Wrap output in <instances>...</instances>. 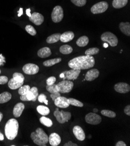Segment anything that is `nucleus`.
I'll return each mask as SVG.
<instances>
[{
    "label": "nucleus",
    "instance_id": "obj_1",
    "mask_svg": "<svg viewBox=\"0 0 130 146\" xmlns=\"http://www.w3.org/2000/svg\"><path fill=\"white\" fill-rule=\"evenodd\" d=\"M95 60L91 55H82L73 58L68 62V66L71 69H87L94 66Z\"/></svg>",
    "mask_w": 130,
    "mask_h": 146
},
{
    "label": "nucleus",
    "instance_id": "obj_2",
    "mask_svg": "<svg viewBox=\"0 0 130 146\" xmlns=\"http://www.w3.org/2000/svg\"><path fill=\"white\" fill-rule=\"evenodd\" d=\"M19 123L17 119H10L7 122L5 126V134L8 140L15 139L18 135Z\"/></svg>",
    "mask_w": 130,
    "mask_h": 146
},
{
    "label": "nucleus",
    "instance_id": "obj_3",
    "mask_svg": "<svg viewBox=\"0 0 130 146\" xmlns=\"http://www.w3.org/2000/svg\"><path fill=\"white\" fill-rule=\"evenodd\" d=\"M31 137L33 141L40 146H45L49 142V137L41 128L39 127L35 132H32Z\"/></svg>",
    "mask_w": 130,
    "mask_h": 146
},
{
    "label": "nucleus",
    "instance_id": "obj_4",
    "mask_svg": "<svg viewBox=\"0 0 130 146\" xmlns=\"http://www.w3.org/2000/svg\"><path fill=\"white\" fill-rule=\"evenodd\" d=\"M25 77L21 73L15 72L13 74V78L8 80V87L10 89L16 90L21 87L24 82Z\"/></svg>",
    "mask_w": 130,
    "mask_h": 146
},
{
    "label": "nucleus",
    "instance_id": "obj_5",
    "mask_svg": "<svg viewBox=\"0 0 130 146\" xmlns=\"http://www.w3.org/2000/svg\"><path fill=\"white\" fill-rule=\"evenodd\" d=\"M74 87V83L71 80H63L56 84V89L60 93H68L72 91Z\"/></svg>",
    "mask_w": 130,
    "mask_h": 146
},
{
    "label": "nucleus",
    "instance_id": "obj_6",
    "mask_svg": "<svg viewBox=\"0 0 130 146\" xmlns=\"http://www.w3.org/2000/svg\"><path fill=\"white\" fill-rule=\"evenodd\" d=\"M54 115L57 121L61 124L68 122L71 118V113L70 112L64 111H60L59 108H56V110L54 112Z\"/></svg>",
    "mask_w": 130,
    "mask_h": 146
},
{
    "label": "nucleus",
    "instance_id": "obj_7",
    "mask_svg": "<svg viewBox=\"0 0 130 146\" xmlns=\"http://www.w3.org/2000/svg\"><path fill=\"white\" fill-rule=\"evenodd\" d=\"M101 40L103 42L109 44L111 47L116 46L118 44V38L117 36L109 32L103 33L101 36Z\"/></svg>",
    "mask_w": 130,
    "mask_h": 146
},
{
    "label": "nucleus",
    "instance_id": "obj_8",
    "mask_svg": "<svg viewBox=\"0 0 130 146\" xmlns=\"http://www.w3.org/2000/svg\"><path fill=\"white\" fill-rule=\"evenodd\" d=\"M38 96L39 93L37 88L36 87H33L26 94L21 96L20 99L23 101H36Z\"/></svg>",
    "mask_w": 130,
    "mask_h": 146
},
{
    "label": "nucleus",
    "instance_id": "obj_9",
    "mask_svg": "<svg viewBox=\"0 0 130 146\" xmlns=\"http://www.w3.org/2000/svg\"><path fill=\"white\" fill-rule=\"evenodd\" d=\"M64 17L63 9L61 6L57 5L55 7L51 13V19L54 23L61 22Z\"/></svg>",
    "mask_w": 130,
    "mask_h": 146
},
{
    "label": "nucleus",
    "instance_id": "obj_10",
    "mask_svg": "<svg viewBox=\"0 0 130 146\" xmlns=\"http://www.w3.org/2000/svg\"><path fill=\"white\" fill-rule=\"evenodd\" d=\"M109 5L106 1H101L93 5L91 9V11L93 14L102 13L106 11Z\"/></svg>",
    "mask_w": 130,
    "mask_h": 146
},
{
    "label": "nucleus",
    "instance_id": "obj_11",
    "mask_svg": "<svg viewBox=\"0 0 130 146\" xmlns=\"http://www.w3.org/2000/svg\"><path fill=\"white\" fill-rule=\"evenodd\" d=\"M85 121L91 125H98L102 122V118L96 113L91 112L85 116Z\"/></svg>",
    "mask_w": 130,
    "mask_h": 146
},
{
    "label": "nucleus",
    "instance_id": "obj_12",
    "mask_svg": "<svg viewBox=\"0 0 130 146\" xmlns=\"http://www.w3.org/2000/svg\"><path fill=\"white\" fill-rule=\"evenodd\" d=\"M63 73L64 75V77L63 78L64 80H75L78 78L81 73V70L71 69V70L64 71Z\"/></svg>",
    "mask_w": 130,
    "mask_h": 146
},
{
    "label": "nucleus",
    "instance_id": "obj_13",
    "mask_svg": "<svg viewBox=\"0 0 130 146\" xmlns=\"http://www.w3.org/2000/svg\"><path fill=\"white\" fill-rule=\"evenodd\" d=\"M23 71L27 75H35L39 72V67L33 64H27L23 66Z\"/></svg>",
    "mask_w": 130,
    "mask_h": 146
},
{
    "label": "nucleus",
    "instance_id": "obj_14",
    "mask_svg": "<svg viewBox=\"0 0 130 146\" xmlns=\"http://www.w3.org/2000/svg\"><path fill=\"white\" fill-rule=\"evenodd\" d=\"M114 90L117 93L125 94L130 91V86L126 83L120 82L114 85Z\"/></svg>",
    "mask_w": 130,
    "mask_h": 146
},
{
    "label": "nucleus",
    "instance_id": "obj_15",
    "mask_svg": "<svg viewBox=\"0 0 130 146\" xmlns=\"http://www.w3.org/2000/svg\"><path fill=\"white\" fill-rule=\"evenodd\" d=\"M54 104L57 107L62 108H68L70 106L68 98L61 96L59 97L54 100Z\"/></svg>",
    "mask_w": 130,
    "mask_h": 146
},
{
    "label": "nucleus",
    "instance_id": "obj_16",
    "mask_svg": "<svg viewBox=\"0 0 130 146\" xmlns=\"http://www.w3.org/2000/svg\"><path fill=\"white\" fill-rule=\"evenodd\" d=\"M29 20L36 25H40L44 22V17L38 12H33L29 17Z\"/></svg>",
    "mask_w": 130,
    "mask_h": 146
},
{
    "label": "nucleus",
    "instance_id": "obj_17",
    "mask_svg": "<svg viewBox=\"0 0 130 146\" xmlns=\"http://www.w3.org/2000/svg\"><path fill=\"white\" fill-rule=\"evenodd\" d=\"M73 133L75 137L79 141H83L85 139V133L82 128L79 126H75L73 128Z\"/></svg>",
    "mask_w": 130,
    "mask_h": 146
},
{
    "label": "nucleus",
    "instance_id": "obj_18",
    "mask_svg": "<svg viewBox=\"0 0 130 146\" xmlns=\"http://www.w3.org/2000/svg\"><path fill=\"white\" fill-rule=\"evenodd\" d=\"M100 72L97 69L89 70L85 75V80L87 81H93L99 77Z\"/></svg>",
    "mask_w": 130,
    "mask_h": 146
},
{
    "label": "nucleus",
    "instance_id": "obj_19",
    "mask_svg": "<svg viewBox=\"0 0 130 146\" xmlns=\"http://www.w3.org/2000/svg\"><path fill=\"white\" fill-rule=\"evenodd\" d=\"M49 141L51 145L57 146L60 144L61 141V139L57 133H53L50 135L49 137Z\"/></svg>",
    "mask_w": 130,
    "mask_h": 146
},
{
    "label": "nucleus",
    "instance_id": "obj_20",
    "mask_svg": "<svg viewBox=\"0 0 130 146\" xmlns=\"http://www.w3.org/2000/svg\"><path fill=\"white\" fill-rule=\"evenodd\" d=\"M25 109V105L22 103H19L17 104L13 110V114L15 117H20L22 115L23 111Z\"/></svg>",
    "mask_w": 130,
    "mask_h": 146
},
{
    "label": "nucleus",
    "instance_id": "obj_21",
    "mask_svg": "<svg viewBox=\"0 0 130 146\" xmlns=\"http://www.w3.org/2000/svg\"><path fill=\"white\" fill-rule=\"evenodd\" d=\"M74 33L73 32H65L62 35H61L60 40H61V41L63 42H68L69 41H71V40H73V38H74Z\"/></svg>",
    "mask_w": 130,
    "mask_h": 146
},
{
    "label": "nucleus",
    "instance_id": "obj_22",
    "mask_svg": "<svg viewBox=\"0 0 130 146\" xmlns=\"http://www.w3.org/2000/svg\"><path fill=\"white\" fill-rule=\"evenodd\" d=\"M37 55L38 56L42 58H47L51 55V51L49 47H43L38 51Z\"/></svg>",
    "mask_w": 130,
    "mask_h": 146
},
{
    "label": "nucleus",
    "instance_id": "obj_23",
    "mask_svg": "<svg viewBox=\"0 0 130 146\" xmlns=\"http://www.w3.org/2000/svg\"><path fill=\"white\" fill-rule=\"evenodd\" d=\"M119 27L122 33L128 36H130V24L129 22H121Z\"/></svg>",
    "mask_w": 130,
    "mask_h": 146
},
{
    "label": "nucleus",
    "instance_id": "obj_24",
    "mask_svg": "<svg viewBox=\"0 0 130 146\" xmlns=\"http://www.w3.org/2000/svg\"><path fill=\"white\" fill-rule=\"evenodd\" d=\"M128 3V0H113L112 5L114 8L119 9L124 7Z\"/></svg>",
    "mask_w": 130,
    "mask_h": 146
},
{
    "label": "nucleus",
    "instance_id": "obj_25",
    "mask_svg": "<svg viewBox=\"0 0 130 146\" xmlns=\"http://www.w3.org/2000/svg\"><path fill=\"white\" fill-rule=\"evenodd\" d=\"M12 98V95L8 92H5L0 94V104H4L9 101Z\"/></svg>",
    "mask_w": 130,
    "mask_h": 146
},
{
    "label": "nucleus",
    "instance_id": "obj_26",
    "mask_svg": "<svg viewBox=\"0 0 130 146\" xmlns=\"http://www.w3.org/2000/svg\"><path fill=\"white\" fill-rule=\"evenodd\" d=\"M89 43V38L87 36H82L79 37L77 41V44L79 47H83L87 46Z\"/></svg>",
    "mask_w": 130,
    "mask_h": 146
},
{
    "label": "nucleus",
    "instance_id": "obj_27",
    "mask_svg": "<svg viewBox=\"0 0 130 146\" xmlns=\"http://www.w3.org/2000/svg\"><path fill=\"white\" fill-rule=\"evenodd\" d=\"M60 37H61L60 33H55L48 37L46 39V41L49 44L55 43L58 42L60 40Z\"/></svg>",
    "mask_w": 130,
    "mask_h": 146
},
{
    "label": "nucleus",
    "instance_id": "obj_28",
    "mask_svg": "<svg viewBox=\"0 0 130 146\" xmlns=\"http://www.w3.org/2000/svg\"><path fill=\"white\" fill-rule=\"evenodd\" d=\"M61 60H62L61 58H54V59L49 60L43 62V65L45 66H51L58 63L60 62Z\"/></svg>",
    "mask_w": 130,
    "mask_h": 146
},
{
    "label": "nucleus",
    "instance_id": "obj_29",
    "mask_svg": "<svg viewBox=\"0 0 130 146\" xmlns=\"http://www.w3.org/2000/svg\"><path fill=\"white\" fill-rule=\"evenodd\" d=\"M37 112L43 116H46L50 113V110L47 107L43 106H39L37 107Z\"/></svg>",
    "mask_w": 130,
    "mask_h": 146
},
{
    "label": "nucleus",
    "instance_id": "obj_30",
    "mask_svg": "<svg viewBox=\"0 0 130 146\" xmlns=\"http://www.w3.org/2000/svg\"><path fill=\"white\" fill-rule=\"evenodd\" d=\"M73 48H72L70 46L67 45V44L63 45V46H61L60 48V52L62 53L63 54H65V55L71 54L72 52H73Z\"/></svg>",
    "mask_w": 130,
    "mask_h": 146
},
{
    "label": "nucleus",
    "instance_id": "obj_31",
    "mask_svg": "<svg viewBox=\"0 0 130 146\" xmlns=\"http://www.w3.org/2000/svg\"><path fill=\"white\" fill-rule=\"evenodd\" d=\"M40 122L41 124L47 127H51L53 125L52 121L50 119L45 117V116H43L40 118Z\"/></svg>",
    "mask_w": 130,
    "mask_h": 146
},
{
    "label": "nucleus",
    "instance_id": "obj_32",
    "mask_svg": "<svg viewBox=\"0 0 130 146\" xmlns=\"http://www.w3.org/2000/svg\"><path fill=\"white\" fill-rule=\"evenodd\" d=\"M68 100H69L70 105L74 106L75 107H82L83 106V104L82 103V102L75 98H68Z\"/></svg>",
    "mask_w": 130,
    "mask_h": 146
},
{
    "label": "nucleus",
    "instance_id": "obj_33",
    "mask_svg": "<svg viewBox=\"0 0 130 146\" xmlns=\"http://www.w3.org/2000/svg\"><path fill=\"white\" fill-rule=\"evenodd\" d=\"M18 90V93L22 96L26 94L29 91L31 90V87L29 85H25V86H22L19 88Z\"/></svg>",
    "mask_w": 130,
    "mask_h": 146
},
{
    "label": "nucleus",
    "instance_id": "obj_34",
    "mask_svg": "<svg viewBox=\"0 0 130 146\" xmlns=\"http://www.w3.org/2000/svg\"><path fill=\"white\" fill-rule=\"evenodd\" d=\"M101 113H102L103 116H107V117H109V118H115V116H116V113L110 110H102L101 111Z\"/></svg>",
    "mask_w": 130,
    "mask_h": 146
},
{
    "label": "nucleus",
    "instance_id": "obj_35",
    "mask_svg": "<svg viewBox=\"0 0 130 146\" xmlns=\"http://www.w3.org/2000/svg\"><path fill=\"white\" fill-rule=\"evenodd\" d=\"M99 52V49L98 48H91L88 49L85 51L86 55H93L98 54Z\"/></svg>",
    "mask_w": 130,
    "mask_h": 146
},
{
    "label": "nucleus",
    "instance_id": "obj_36",
    "mask_svg": "<svg viewBox=\"0 0 130 146\" xmlns=\"http://www.w3.org/2000/svg\"><path fill=\"white\" fill-rule=\"evenodd\" d=\"M25 30L26 31L32 36H35L37 33L36 31L35 30V29L31 25H28L25 27Z\"/></svg>",
    "mask_w": 130,
    "mask_h": 146
},
{
    "label": "nucleus",
    "instance_id": "obj_37",
    "mask_svg": "<svg viewBox=\"0 0 130 146\" xmlns=\"http://www.w3.org/2000/svg\"><path fill=\"white\" fill-rule=\"evenodd\" d=\"M71 1L77 7H83L86 3V0H71Z\"/></svg>",
    "mask_w": 130,
    "mask_h": 146
},
{
    "label": "nucleus",
    "instance_id": "obj_38",
    "mask_svg": "<svg viewBox=\"0 0 130 146\" xmlns=\"http://www.w3.org/2000/svg\"><path fill=\"white\" fill-rule=\"evenodd\" d=\"M46 90L50 92L51 94V93H57V92H59L57 91V89H56V84H52L50 86L47 85L46 86Z\"/></svg>",
    "mask_w": 130,
    "mask_h": 146
},
{
    "label": "nucleus",
    "instance_id": "obj_39",
    "mask_svg": "<svg viewBox=\"0 0 130 146\" xmlns=\"http://www.w3.org/2000/svg\"><path fill=\"white\" fill-rule=\"evenodd\" d=\"M55 81H56V78L54 76H51V77L49 78L46 80L47 85H49V86L52 85L55 83Z\"/></svg>",
    "mask_w": 130,
    "mask_h": 146
},
{
    "label": "nucleus",
    "instance_id": "obj_40",
    "mask_svg": "<svg viewBox=\"0 0 130 146\" xmlns=\"http://www.w3.org/2000/svg\"><path fill=\"white\" fill-rule=\"evenodd\" d=\"M37 99H38V101L40 102V103H44L45 101L46 100H47V97L44 94H41L38 96Z\"/></svg>",
    "mask_w": 130,
    "mask_h": 146
},
{
    "label": "nucleus",
    "instance_id": "obj_41",
    "mask_svg": "<svg viewBox=\"0 0 130 146\" xmlns=\"http://www.w3.org/2000/svg\"><path fill=\"white\" fill-rule=\"evenodd\" d=\"M8 78L5 76H0V84H5L8 82Z\"/></svg>",
    "mask_w": 130,
    "mask_h": 146
},
{
    "label": "nucleus",
    "instance_id": "obj_42",
    "mask_svg": "<svg viewBox=\"0 0 130 146\" xmlns=\"http://www.w3.org/2000/svg\"><path fill=\"white\" fill-rule=\"evenodd\" d=\"M61 96V94H60V92H57V93H51V95H50V97L51 98H52V100L54 101V100L58 98L59 97Z\"/></svg>",
    "mask_w": 130,
    "mask_h": 146
},
{
    "label": "nucleus",
    "instance_id": "obj_43",
    "mask_svg": "<svg viewBox=\"0 0 130 146\" xmlns=\"http://www.w3.org/2000/svg\"><path fill=\"white\" fill-rule=\"evenodd\" d=\"M124 113L128 116L130 115V106L129 105H128L125 107Z\"/></svg>",
    "mask_w": 130,
    "mask_h": 146
},
{
    "label": "nucleus",
    "instance_id": "obj_44",
    "mask_svg": "<svg viewBox=\"0 0 130 146\" xmlns=\"http://www.w3.org/2000/svg\"><path fill=\"white\" fill-rule=\"evenodd\" d=\"M5 62V58L3 56L2 54H0V66L3 65Z\"/></svg>",
    "mask_w": 130,
    "mask_h": 146
},
{
    "label": "nucleus",
    "instance_id": "obj_45",
    "mask_svg": "<svg viewBox=\"0 0 130 146\" xmlns=\"http://www.w3.org/2000/svg\"><path fill=\"white\" fill-rule=\"evenodd\" d=\"M64 145V146H77L78 145H77V144L73 143L72 141H68L67 143H65Z\"/></svg>",
    "mask_w": 130,
    "mask_h": 146
},
{
    "label": "nucleus",
    "instance_id": "obj_46",
    "mask_svg": "<svg viewBox=\"0 0 130 146\" xmlns=\"http://www.w3.org/2000/svg\"><path fill=\"white\" fill-rule=\"evenodd\" d=\"M115 145H116V146H126L127 145H126V144H125L124 141H118V142L116 143V144H115Z\"/></svg>",
    "mask_w": 130,
    "mask_h": 146
},
{
    "label": "nucleus",
    "instance_id": "obj_47",
    "mask_svg": "<svg viewBox=\"0 0 130 146\" xmlns=\"http://www.w3.org/2000/svg\"><path fill=\"white\" fill-rule=\"evenodd\" d=\"M31 9H26V15L29 17H30L31 16Z\"/></svg>",
    "mask_w": 130,
    "mask_h": 146
},
{
    "label": "nucleus",
    "instance_id": "obj_48",
    "mask_svg": "<svg viewBox=\"0 0 130 146\" xmlns=\"http://www.w3.org/2000/svg\"><path fill=\"white\" fill-rule=\"evenodd\" d=\"M4 139V135H3V133L0 132V141H3Z\"/></svg>",
    "mask_w": 130,
    "mask_h": 146
},
{
    "label": "nucleus",
    "instance_id": "obj_49",
    "mask_svg": "<svg viewBox=\"0 0 130 146\" xmlns=\"http://www.w3.org/2000/svg\"><path fill=\"white\" fill-rule=\"evenodd\" d=\"M19 12L18 17H21L22 15V8H21L20 9V12Z\"/></svg>",
    "mask_w": 130,
    "mask_h": 146
},
{
    "label": "nucleus",
    "instance_id": "obj_50",
    "mask_svg": "<svg viewBox=\"0 0 130 146\" xmlns=\"http://www.w3.org/2000/svg\"><path fill=\"white\" fill-rule=\"evenodd\" d=\"M3 118V114L1 112H0V122L1 121Z\"/></svg>",
    "mask_w": 130,
    "mask_h": 146
},
{
    "label": "nucleus",
    "instance_id": "obj_51",
    "mask_svg": "<svg viewBox=\"0 0 130 146\" xmlns=\"http://www.w3.org/2000/svg\"><path fill=\"white\" fill-rule=\"evenodd\" d=\"M104 47H105V48L108 47V44L106 43V42H105V43H104Z\"/></svg>",
    "mask_w": 130,
    "mask_h": 146
},
{
    "label": "nucleus",
    "instance_id": "obj_52",
    "mask_svg": "<svg viewBox=\"0 0 130 146\" xmlns=\"http://www.w3.org/2000/svg\"><path fill=\"white\" fill-rule=\"evenodd\" d=\"M60 77L61 78H64V75L63 73H62V74H60Z\"/></svg>",
    "mask_w": 130,
    "mask_h": 146
},
{
    "label": "nucleus",
    "instance_id": "obj_53",
    "mask_svg": "<svg viewBox=\"0 0 130 146\" xmlns=\"http://www.w3.org/2000/svg\"><path fill=\"white\" fill-rule=\"evenodd\" d=\"M93 111V112L95 113V112H97L98 111V110H97V109H96V108H94Z\"/></svg>",
    "mask_w": 130,
    "mask_h": 146
},
{
    "label": "nucleus",
    "instance_id": "obj_54",
    "mask_svg": "<svg viewBox=\"0 0 130 146\" xmlns=\"http://www.w3.org/2000/svg\"><path fill=\"white\" fill-rule=\"evenodd\" d=\"M1 70H0V74H1Z\"/></svg>",
    "mask_w": 130,
    "mask_h": 146
}]
</instances>
